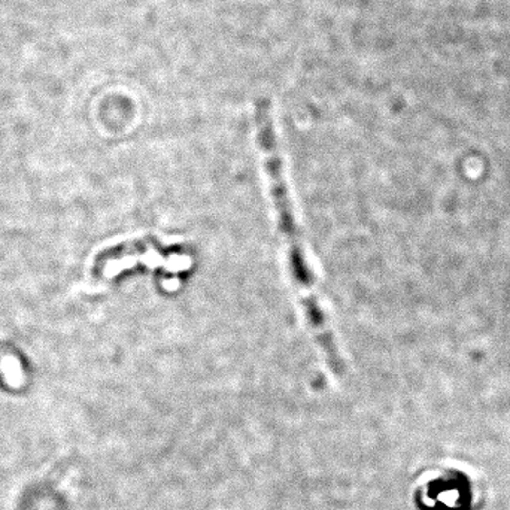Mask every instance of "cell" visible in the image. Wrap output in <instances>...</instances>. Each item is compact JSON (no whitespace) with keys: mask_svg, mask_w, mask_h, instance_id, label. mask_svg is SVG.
Wrapping results in <instances>:
<instances>
[{"mask_svg":"<svg viewBox=\"0 0 510 510\" xmlns=\"http://www.w3.org/2000/svg\"><path fill=\"white\" fill-rule=\"evenodd\" d=\"M254 121L257 143L261 151L263 166L269 181V193L276 216V225L284 242L288 267L287 270L291 285L300 303L306 327L312 334L322 358L325 360L328 370L336 377H342L345 374V363L337 348L336 337L327 321V315L321 306L314 272L309 266L308 258H306L301 235L295 221L287 179L284 175V163L275 130L272 103L269 98L255 100Z\"/></svg>","mask_w":510,"mask_h":510,"instance_id":"1","label":"cell"}]
</instances>
